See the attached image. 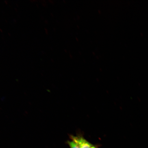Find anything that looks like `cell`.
Segmentation results:
<instances>
[{
	"mask_svg": "<svg viewBox=\"0 0 148 148\" xmlns=\"http://www.w3.org/2000/svg\"><path fill=\"white\" fill-rule=\"evenodd\" d=\"M70 137L71 140L78 144L80 148H90L92 145L82 136H71Z\"/></svg>",
	"mask_w": 148,
	"mask_h": 148,
	"instance_id": "6da1fadb",
	"label": "cell"
},
{
	"mask_svg": "<svg viewBox=\"0 0 148 148\" xmlns=\"http://www.w3.org/2000/svg\"><path fill=\"white\" fill-rule=\"evenodd\" d=\"M67 143L69 145L70 148H80L78 144L73 140L68 141Z\"/></svg>",
	"mask_w": 148,
	"mask_h": 148,
	"instance_id": "7a4b0ae2",
	"label": "cell"
},
{
	"mask_svg": "<svg viewBox=\"0 0 148 148\" xmlns=\"http://www.w3.org/2000/svg\"><path fill=\"white\" fill-rule=\"evenodd\" d=\"M90 148H97L95 147V146H94L93 145H92V147H90Z\"/></svg>",
	"mask_w": 148,
	"mask_h": 148,
	"instance_id": "3957f363",
	"label": "cell"
}]
</instances>
